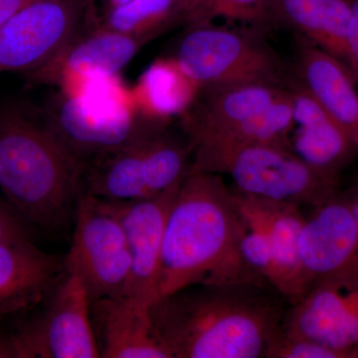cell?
Wrapping results in <instances>:
<instances>
[{"instance_id": "obj_19", "label": "cell", "mask_w": 358, "mask_h": 358, "mask_svg": "<svg viewBox=\"0 0 358 358\" xmlns=\"http://www.w3.org/2000/svg\"><path fill=\"white\" fill-rule=\"evenodd\" d=\"M296 79L358 148V86L345 63L303 40Z\"/></svg>"}, {"instance_id": "obj_28", "label": "cell", "mask_w": 358, "mask_h": 358, "mask_svg": "<svg viewBox=\"0 0 358 358\" xmlns=\"http://www.w3.org/2000/svg\"><path fill=\"white\" fill-rule=\"evenodd\" d=\"M131 0H85V15H88L90 23L114 7L122 6Z\"/></svg>"}, {"instance_id": "obj_17", "label": "cell", "mask_w": 358, "mask_h": 358, "mask_svg": "<svg viewBox=\"0 0 358 358\" xmlns=\"http://www.w3.org/2000/svg\"><path fill=\"white\" fill-rule=\"evenodd\" d=\"M63 262L30 240L0 242V320L29 310L51 294Z\"/></svg>"}, {"instance_id": "obj_13", "label": "cell", "mask_w": 358, "mask_h": 358, "mask_svg": "<svg viewBox=\"0 0 358 358\" xmlns=\"http://www.w3.org/2000/svg\"><path fill=\"white\" fill-rule=\"evenodd\" d=\"M179 183L150 199L131 201L100 199L121 223L128 241L131 257L128 298L148 307L157 299L166 221Z\"/></svg>"}, {"instance_id": "obj_12", "label": "cell", "mask_w": 358, "mask_h": 358, "mask_svg": "<svg viewBox=\"0 0 358 358\" xmlns=\"http://www.w3.org/2000/svg\"><path fill=\"white\" fill-rule=\"evenodd\" d=\"M147 44L136 37L100 27L72 38L46 63L27 73L28 81L55 85L61 90L115 77Z\"/></svg>"}, {"instance_id": "obj_30", "label": "cell", "mask_w": 358, "mask_h": 358, "mask_svg": "<svg viewBox=\"0 0 358 358\" xmlns=\"http://www.w3.org/2000/svg\"><path fill=\"white\" fill-rule=\"evenodd\" d=\"M0 358H18L13 336H0Z\"/></svg>"}, {"instance_id": "obj_25", "label": "cell", "mask_w": 358, "mask_h": 358, "mask_svg": "<svg viewBox=\"0 0 358 358\" xmlns=\"http://www.w3.org/2000/svg\"><path fill=\"white\" fill-rule=\"evenodd\" d=\"M267 358H358V350H336L310 339L289 336L282 329L268 348Z\"/></svg>"}, {"instance_id": "obj_18", "label": "cell", "mask_w": 358, "mask_h": 358, "mask_svg": "<svg viewBox=\"0 0 358 358\" xmlns=\"http://www.w3.org/2000/svg\"><path fill=\"white\" fill-rule=\"evenodd\" d=\"M236 193L267 233L274 263V288L289 305H294L308 291L300 258V238L306 216L296 205Z\"/></svg>"}, {"instance_id": "obj_16", "label": "cell", "mask_w": 358, "mask_h": 358, "mask_svg": "<svg viewBox=\"0 0 358 358\" xmlns=\"http://www.w3.org/2000/svg\"><path fill=\"white\" fill-rule=\"evenodd\" d=\"M287 83L252 82L204 89L183 115L190 148L218 140L261 114L281 98Z\"/></svg>"}, {"instance_id": "obj_29", "label": "cell", "mask_w": 358, "mask_h": 358, "mask_svg": "<svg viewBox=\"0 0 358 358\" xmlns=\"http://www.w3.org/2000/svg\"><path fill=\"white\" fill-rule=\"evenodd\" d=\"M37 0H0V26Z\"/></svg>"}, {"instance_id": "obj_6", "label": "cell", "mask_w": 358, "mask_h": 358, "mask_svg": "<svg viewBox=\"0 0 358 358\" xmlns=\"http://www.w3.org/2000/svg\"><path fill=\"white\" fill-rule=\"evenodd\" d=\"M190 167L187 141L176 138L169 126H157L87 164L84 192L108 201L150 199L180 182Z\"/></svg>"}, {"instance_id": "obj_5", "label": "cell", "mask_w": 358, "mask_h": 358, "mask_svg": "<svg viewBox=\"0 0 358 358\" xmlns=\"http://www.w3.org/2000/svg\"><path fill=\"white\" fill-rule=\"evenodd\" d=\"M117 76L93 80L62 91L46 117L69 154L84 167L103 155L128 145L157 126L134 107Z\"/></svg>"}, {"instance_id": "obj_26", "label": "cell", "mask_w": 358, "mask_h": 358, "mask_svg": "<svg viewBox=\"0 0 358 358\" xmlns=\"http://www.w3.org/2000/svg\"><path fill=\"white\" fill-rule=\"evenodd\" d=\"M350 20L346 35L345 66L358 86V0H350Z\"/></svg>"}, {"instance_id": "obj_11", "label": "cell", "mask_w": 358, "mask_h": 358, "mask_svg": "<svg viewBox=\"0 0 358 358\" xmlns=\"http://www.w3.org/2000/svg\"><path fill=\"white\" fill-rule=\"evenodd\" d=\"M282 331L336 350H358V271L313 285L289 305Z\"/></svg>"}, {"instance_id": "obj_15", "label": "cell", "mask_w": 358, "mask_h": 358, "mask_svg": "<svg viewBox=\"0 0 358 358\" xmlns=\"http://www.w3.org/2000/svg\"><path fill=\"white\" fill-rule=\"evenodd\" d=\"M287 85L293 107L289 150L313 171L339 181L358 155L357 145L298 80Z\"/></svg>"}, {"instance_id": "obj_3", "label": "cell", "mask_w": 358, "mask_h": 358, "mask_svg": "<svg viewBox=\"0 0 358 358\" xmlns=\"http://www.w3.org/2000/svg\"><path fill=\"white\" fill-rule=\"evenodd\" d=\"M82 167L50 124L20 106L0 108V189L28 220L62 227L76 207Z\"/></svg>"}, {"instance_id": "obj_21", "label": "cell", "mask_w": 358, "mask_h": 358, "mask_svg": "<svg viewBox=\"0 0 358 358\" xmlns=\"http://www.w3.org/2000/svg\"><path fill=\"white\" fill-rule=\"evenodd\" d=\"M273 18L345 65L350 0H273Z\"/></svg>"}, {"instance_id": "obj_8", "label": "cell", "mask_w": 358, "mask_h": 358, "mask_svg": "<svg viewBox=\"0 0 358 358\" xmlns=\"http://www.w3.org/2000/svg\"><path fill=\"white\" fill-rule=\"evenodd\" d=\"M74 219L64 271L82 280L92 301L128 298L131 257L121 223L100 199L86 192L78 197Z\"/></svg>"}, {"instance_id": "obj_9", "label": "cell", "mask_w": 358, "mask_h": 358, "mask_svg": "<svg viewBox=\"0 0 358 358\" xmlns=\"http://www.w3.org/2000/svg\"><path fill=\"white\" fill-rule=\"evenodd\" d=\"M92 301L72 273L60 275L41 317L13 334L18 358H98Z\"/></svg>"}, {"instance_id": "obj_31", "label": "cell", "mask_w": 358, "mask_h": 358, "mask_svg": "<svg viewBox=\"0 0 358 358\" xmlns=\"http://www.w3.org/2000/svg\"><path fill=\"white\" fill-rule=\"evenodd\" d=\"M346 203L350 206L355 220L358 223V181L355 185H352L348 192L343 193Z\"/></svg>"}, {"instance_id": "obj_10", "label": "cell", "mask_w": 358, "mask_h": 358, "mask_svg": "<svg viewBox=\"0 0 358 358\" xmlns=\"http://www.w3.org/2000/svg\"><path fill=\"white\" fill-rule=\"evenodd\" d=\"M85 0H37L0 26V73L29 72L77 32Z\"/></svg>"}, {"instance_id": "obj_14", "label": "cell", "mask_w": 358, "mask_h": 358, "mask_svg": "<svg viewBox=\"0 0 358 358\" xmlns=\"http://www.w3.org/2000/svg\"><path fill=\"white\" fill-rule=\"evenodd\" d=\"M312 210L300 238L308 289L324 280L358 271V223L343 193Z\"/></svg>"}, {"instance_id": "obj_1", "label": "cell", "mask_w": 358, "mask_h": 358, "mask_svg": "<svg viewBox=\"0 0 358 358\" xmlns=\"http://www.w3.org/2000/svg\"><path fill=\"white\" fill-rule=\"evenodd\" d=\"M289 307L272 287L237 282L178 289L148 313L171 358H267Z\"/></svg>"}, {"instance_id": "obj_2", "label": "cell", "mask_w": 358, "mask_h": 358, "mask_svg": "<svg viewBox=\"0 0 358 358\" xmlns=\"http://www.w3.org/2000/svg\"><path fill=\"white\" fill-rule=\"evenodd\" d=\"M239 219L236 194L222 176L190 167L167 217L157 299L194 285L272 287L242 258Z\"/></svg>"}, {"instance_id": "obj_24", "label": "cell", "mask_w": 358, "mask_h": 358, "mask_svg": "<svg viewBox=\"0 0 358 358\" xmlns=\"http://www.w3.org/2000/svg\"><path fill=\"white\" fill-rule=\"evenodd\" d=\"M190 20L187 26L224 20L262 30L274 24L273 0H189Z\"/></svg>"}, {"instance_id": "obj_4", "label": "cell", "mask_w": 358, "mask_h": 358, "mask_svg": "<svg viewBox=\"0 0 358 358\" xmlns=\"http://www.w3.org/2000/svg\"><path fill=\"white\" fill-rule=\"evenodd\" d=\"M190 154L192 169L229 176L233 188L247 196L315 208L339 192V181L313 171L282 145L219 143Z\"/></svg>"}, {"instance_id": "obj_20", "label": "cell", "mask_w": 358, "mask_h": 358, "mask_svg": "<svg viewBox=\"0 0 358 358\" xmlns=\"http://www.w3.org/2000/svg\"><path fill=\"white\" fill-rule=\"evenodd\" d=\"M92 320L103 358H171L155 338L148 306L129 298L92 301Z\"/></svg>"}, {"instance_id": "obj_27", "label": "cell", "mask_w": 358, "mask_h": 358, "mask_svg": "<svg viewBox=\"0 0 358 358\" xmlns=\"http://www.w3.org/2000/svg\"><path fill=\"white\" fill-rule=\"evenodd\" d=\"M29 240L22 223L13 212L0 206V242Z\"/></svg>"}, {"instance_id": "obj_7", "label": "cell", "mask_w": 358, "mask_h": 358, "mask_svg": "<svg viewBox=\"0 0 358 358\" xmlns=\"http://www.w3.org/2000/svg\"><path fill=\"white\" fill-rule=\"evenodd\" d=\"M256 28L187 26L171 57L200 91L229 85L286 83L282 66Z\"/></svg>"}, {"instance_id": "obj_23", "label": "cell", "mask_w": 358, "mask_h": 358, "mask_svg": "<svg viewBox=\"0 0 358 358\" xmlns=\"http://www.w3.org/2000/svg\"><path fill=\"white\" fill-rule=\"evenodd\" d=\"M189 0H131L90 23L150 42L174 26L188 25Z\"/></svg>"}, {"instance_id": "obj_22", "label": "cell", "mask_w": 358, "mask_h": 358, "mask_svg": "<svg viewBox=\"0 0 358 358\" xmlns=\"http://www.w3.org/2000/svg\"><path fill=\"white\" fill-rule=\"evenodd\" d=\"M200 89L169 56L159 58L141 73L131 90L136 110L150 121L169 124L192 107Z\"/></svg>"}]
</instances>
